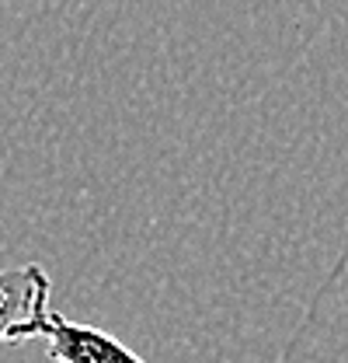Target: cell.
I'll list each match as a JSON object with an SVG mask.
<instances>
[{"label":"cell","mask_w":348,"mask_h":363,"mask_svg":"<svg viewBox=\"0 0 348 363\" xmlns=\"http://www.w3.org/2000/svg\"><path fill=\"white\" fill-rule=\"evenodd\" d=\"M42 339L52 363H146L126 342H119L112 332L84 325V321H70L59 311L49 315Z\"/></svg>","instance_id":"7a4b0ae2"},{"label":"cell","mask_w":348,"mask_h":363,"mask_svg":"<svg viewBox=\"0 0 348 363\" xmlns=\"http://www.w3.org/2000/svg\"><path fill=\"white\" fill-rule=\"evenodd\" d=\"M49 272L39 262L0 269V346L42 339V328L56 308H49Z\"/></svg>","instance_id":"6da1fadb"}]
</instances>
